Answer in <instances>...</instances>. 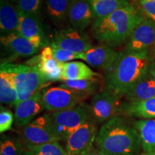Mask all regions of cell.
Listing matches in <instances>:
<instances>
[{
    "label": "cell",
    "mask_w": 155,
    "mask_h": 155,
    "mask_svg": "<svg viewBox=\"0 0 155 155\" xmlns=\"http://www.w3.org/2000/svg\"><path fill=\"white\" fill-rule=\"evenodd\" d=\"M155 44V22L145 18L133 30L128 39L124 51H150Z\"/></svg>",
    "instance_id": "11"
},
{
    "label": "cell",
    "mask_w": 155,
    "mask_h": 155,
    "mask_svg": "<svg viewBox=\"0 0 155 155\" xmlns=\"http://www.w3.org/2000/svg\"><path fill=\"white\" fill-rule=\"evenodd\" d=\"M97 134L94 121L88 120L66 139L65 150L68 155H86L94 148Z\"/></svg>",
    "instance_id": "9"
},
{
    "label": "cell",
    "mask_w": 155,
    "mask_h": 155,
    "mask_svg": "<svg viewBox=\"0 0 155 155\" xmlns=\"http://www.w3.org/2000/svg\"><path fill=\"white\" fill-rule=\"evenodd\" d=\"M25 150L18 139L3 136L0 141V155H24Z\"/></svg>",
    "instance_id": "27"
},
{
    "label": "cell",
    "mask_w": 155,
    "mask_h": 155,
    "mask_svg": "<svg viewBox=\"0 0 155 155\" xmlns=\"http://www.w3.org/2000/svg\"><path fill=\"white\" fill-rule=\"evenodd\" d=\"M124 97L129 103L144 101L155 97V80L150 71L129 89Z\"/></svg>",
    "instance_id": "18"
},
{
    "label": "cell",
    "mask_w": 155,
    "mask_h": 155,
    "mask_svg": "<svg viewBox=\"0 0 155 155\" xmlns=\"http://www.w3.org/2000/svg\"><path fill=\"white\" fill-rule=\"evenodd\" d=\"M121 97L105 88L93 96L89 106L91 119L94 121L106 122L115 116L121 115Z\"/></svg>",
    "instance_id": "7"
},
{
    "label": "cell",
    "mask_w": 155,
    "mask_h": 155,
    "mask_svg": "<svg viewBox=\"0 0 155 155\" xmlns=\"http://www.w3.org/2000/svg\"><path fill=\"white\" fill-rule=\"evenodd\" d=\"M139 6L141 14L155 22V0H143Z\"/></svg>",
    "instance_id": "32"
},
{
    "label": "cell",
    "mask_w": 155,
    "mask_h": 155,
    "mask_svg": "<svg viewBox=\"0 0 155 155\" xmlns=\"http://www.w3.org/2000/svg\"><path fill=\"white\" fill-rule=\"evenodd\" d=\"M94 11L95 19L107 17L114 12L130 4L128 0H88Z\"/></svg>",
    "instance_id": "26"
},
{
    "label": "cell",
    "mask_w": 155,
    "mask_h": 155,
    "mask_svg": "<svg viewBox=\"0 0 155 155\" xmlns=\"http://www.w3.org/2000/svg\"><path fill=\"white\" fill-rule=\"evenodd\" d=\"M68 19L72 28L81 32L93 24L95 20L94 13L88 0H71Z\"/></svg>",
    "instance_id": "15"
},
{
    "label": "cell",
    "mask_w": 155,
    "mask_h": 155,
    "mask_svg": "<svg viewBox=\"0 0 155 155\" xmlns=\"http://www.w3.org/2000/svg\"><path fill=\"white\" fill-rule=\"evenodd\" d=\"M150 73L152 75V77L154 78L155 80V61H154L151 65V68L150 69Z\"/></svg>",
    "instance_id": "34"
},
{
    "label": "cell",
    "mask_w": 155,
    "mask_h": 155,
    "mask_svg": "<svg viewBox=\"0 0 155 155\" xmlns=\"http://www.w3.org/2000/svg\"><path fill=\"white\" fill-rule=\"evenodd\" d=\"M14 121L13 114L10 110L1 106L0 111V132L1 134L10 130Z\"/></svg>",
    "instance_id": "31"
},
{
    "label": "cell",
    "mask_w": 155,
    "mask_h": 155,
    "mask_svg": "<svg viewBox=\"0 0 155 155\" xmlns=\"http://www.w3.org/2000/svg\"><path fill=\"white\" fill-rule=\"evenodd\" d=\"M71 0H45L46 12L52 23L61 26L68 17Z\"/></svg>",
    "instance_id": "25"
},
{
    "label": "cell",
    "mask_w": 155,
    "mask_h": 155,
    "mask_svg": "<svg viewBox=\"0 0 155 155\" xmlns=\"http://www.w3.org/2000/svg\"><path fill=\"white\" fill-rule=\"evenodd\" d=\"M60 86L66 88L78 93L84 96L96 94L101 86L100 75L93 78L81 81H65Z\"/></svg>",
    "instance_id": "24"
},
{
    "label": "cell",
    "mask_w": 155,
    "mask_h": 155,
    "mask_svg": "<svg viewBox=\"0 0 155 155\" xmlns=\"http://www.w3.org/2000/svg\"><path fill=\"white\" fill-rule=\"evenodd\" d=\"M45 109L50 112L61 111L73 108L86 96L61 86L51 87L42 91Z\"/></svg>",
    "instance_id": "8"
},
{
    "label": "cell",
    "mask_w": 155,
    "mask_h": 155,
    "mask_svg": "<svg viewBox=\"0 0 155 155\" xmlns=\"http://www.w3.org/2000/svg\"><path fill=\"white\" fill-rule=\"evenodd\" d=\"M24 155H37L33 153L31 151L28 150H25V152H24Z\"/></svg>",
    "instance_id": "35"
},
{
    "label": "cell",
    "mask_w": 155,
    "mask_h": 155,
    "mask_svg": "<svg viewBox=\"0 0 155 155\" xmlns=\"http://www.w3.org/2000/svg\"><path fill=\"white\" fill-rule=\"evenodd\" d=\"M45 110L42 91H37L30 98L17 104L15 107V120L16 126L25 127L33 121L35 117Z\"/></svg>",
    "instance_id": "13"
},
{
    "label": "cell",
    "mask_w": 155,
    "mask_h": 155,
    "mask_svg": "<svg viewBox=\"0 0 155 155\" xmlns=\"http://www.w3.org/2000/svg\"><path fill=\"white\" fill-rule=\"evenodd\" d=\"M84 63L71 61L63 63L62 81H81L98 76Z\"/></svg>",
    "instance_id": "21"
},
{
    "label": "cell",
    "mask_w": 155,
    "mask_h": 155,
    "mask_svg": "<svg viewBox=\"0 0 155 155\" xmlns=\"http://www.w3.org/2000/svg\"><path fill=\"white\" fill-rule=\"evenodd\" d=\"M134 1L135 2H137V3H140L141 1H143V0H134Z\"/></svg>",
    "instance_id": "37"
},
{
    "label": "cell",
    "mask_w": 155,
    "mask_h": 155,
    "mask_svg": "<svg viewBox=\"0 0 155 155\" xmlns=\"http://www.w3.org/2000/svg\"><path fill=\"white\" fill-rule=\"evenodd\" d=\"M145 18L134 6L129 5L107 17L95 19L91 27L92 35L101 45L116 47L128 40L136 27Z\"/></svg>",
    "instance_id": "2"
},
{
    "label": "cell",
    "mask_w": 155,
    "mask_h": 155,
    "mask_svg": "<svg viewBox=\"0 0 155 155\" xmlns=\"http://www.w3.org/2000/svg\"><path fill=\"white\" fill-rule=\"evenodd\" d=\"M50 47L53 50V57L56 61L61 63H65L71 62L73 60L78 59L80 54H77L68 50L62 49L53 43L50 44Z\"/></svg>",
    "instance_id": "30"
},
{
    "label": "cell",
    "mask_w": 155,
    "mask_h": 155,
    "mask_svg": "<svg viewBox=\"0 0 155 155\" xmlns=\"http://www.w3.org/2000/svg\"><path fill=\"white\" fill-rule=\"evenodd\" d=\"M32 61L35 65H37L40 72L49 82L62 81L63 63H59L55 59L50 46L44 48L41 53L32 58Z\"/></svg>",
    "instance_id": "16"
},
{
    "label": "cell",
    "mask_w": 155,
    "mask_h": 155,
    "mask_svg": "<svg viewBox=\"0 0 155 155\" xmlns=\"http://www.w3.org/2000/svg\"><path fill=\"white\" fill-rule=\"evenodd\" d=\"M141 155H155V151H153V152H144Z\"/></svg>",
    "instance_id": "36"
},
{
    "label": "cell",
    "mask_w": 155,
    "mask_h": 155,
    "mask_svg": "<svg viewBox=\"0 0 155 155\" xmlns=\"http://www.w3.org/2000/svg\"><path fill=\"white\" fill-rule=\"evenodd\" d=\"M119 53L111 47L101 45L93 46L86 53L80 54L78 59L83 60L96 68L109 71L117 60Z\"/></svg>",
    "instance_id": "14"
},
{
    "label": "cell",
    "mask_w": 155,
    "mask_h": 155,
    "mask_svg": "<svg viewBox=\"0 0 155 155\" xmlns=\"http://www.w3.org/2000/svg\"><path fill=\"white\" fill-rule=\"evenodd\" d=\"M95 143L98 150L110 155H138L142 149L138 131L120 116L102 125Z\"/></svg>",
    "instance_id": "3"
},
{
    "label": "cell",
    "mask_w": 155,
    "mask_h": 155,
    "mask_svg": "<svg viewBox=\"0 0 155 155\" xmlns=\"http://www.w3.org/2000/svg\"><path fill=\"white\" fill-rule=\"evenodd\" d=\"M22 139L25 149L58 141L49 114L39 116L23 127Z\"/></svg>",
    "instance_id": "6"
},
{
    "label": "cell",
    "mask_w": 155,
    "mask_h": 155,
    "mask_svg": "<svg viewBox=\"0 0 155 155\" xmlns=\"http://www.w3.org/2000/svg\"><path fill=\"white\" fill-rule=\"evenodd\" d=\"M121 114L143 119H155V97L144 101L123 104Z\"/></svg>",
    "instance_id": "20"
},
{
    "label": "cell",
    "mask_w": 155,
    "mask_h": 155,
    "mask_svg": "<svg viewBox=\"0 0 155 155\" xmlns=\"http://www.w3.org/2000/svg\"><path fill=\"white\" fill-rule=\"evenodd\" d=\"M141 139L144 152L155 151V119H141L134 123Z\"/></svg>",
    "instance_id": "23"
},
{
    "label": "cell",
    "mask_w": 155,
    "mask_h": 155,
    "mask_svg": "<svg viewBox=\"0 0 155 155\" xmlns=\"http://www.w3.org/2000/svg\"><path fill=\"white\" fill-rule=\"evenodd\" d=\"M51 43L77 54L86 53L93 47L91 41L86 34L73 28H63L58 31Z\"/></svg>",
    "instance_id": "10"
},
{
    "label": "cell",
    "mask_w": 155,
    "mask_h": 155,
    "mask_svg": "<svg viewBox=\"0 0 155 155\" xmlns=\"http://www.w3.org/2000/svg\"><path fill=\"white\" fill-rule=\"evenodd\" d=\"M0 101L2 104L13 107L17 103V91L12 77L3 68H0Z\"/></svg>",
    "instance_id": "22"
},
{
    "label": "cell",
    "mask_w": 155,
    "mask_h": 155,
    "mask_svg": "<svg viewBox=\"0 0 155 155\" xmlns=\"http://www.w3.org/2000/svg\"><path fill=\"white\" fill-rule=\"evenodd\" d=\"M16 32L39 49L46 47L47 40L38 15L24 14L19 12V25Z\"/></svg>",
    "instance_id": "12"
},
{
    "label": "cell",
    "mask_w": 155,
    "mask_h": 155,
    "mask_svg": "<svg viewBox=\"0 0 155 155\" xmlns=\"http://www.w3.org/2000/svg\"><path fill=\"white\" fill-rule=\"evenodd\" d=\"M43 0H18L17 8L24 14L39 15Z\"/></svg>",
    "instance_id": "29"
},
{
    "label": "cell",
    "mask_w": 155,
    "mask_h": 155,
    "mask_svg": "<svg viewBox=\"0 0 155 155\" xmlns=\"http://www.w3.org/2000/svg\"><path fill=\"white\" fill-rule=\"evenodd\" d=\"M86 155H110L108 154H106L105 152H103L101 151H100L98 149H94L93 148L92 150H91L88 154H86Z\"/></svg>",
    "instance_id": "33"
},
{
    "label": "cell",
    "mask_w": 155,
    "mask_h": 155,
    "mask_svg": "<svg viewBox=\"0 0 155 155\" xmlns=\"http://www.w3.org/2000/svg\"><path fill=\"white\" fill-rule=\"evenodd\" d=\"M58 140H66L73 131L91 119L89 106L81 103L75 107L49 114Z\"/></svg>",
    "instance_id": "5"
},
{
    "label": "cell",
    "mask_w": 155,
    "mask_h": 155,
    "mask_svg": "<svg viewBox=\"0 0 155 155\" xmlns=\"http://www.w3.org/2000/svg\"><path fill=\"white\" fill-rule=\"evenodd\" d=\"M19 21V12L17 6L7 0L0 2V30L1 36L16 32Z\"/></svg>",
    "instance_id": "19"
},
{
    "label": "cell",
    "mask_w": 155,
    "mask_h": 155,
    "mask_svg": "<svg viewBox=\"0 0 155 155\" xmlns=\"http://www.w3.org/2000/svg\"><path fill=\"white\" fill-rule=\"evenodd\" d=\"M154 49H155V44H154Z\"/></svg>",
    "instance_id": "38"
},
{
    "label": "cell",
    "mask_w": 155,
    "mask_h": 155,
    "mask_svg": "<svg viewBox=\"0 0 155 155\" xmlns=\"http://www.w3.org/2000/svg\"><path fill=\"white\" fill-rule=\"evenodd\" d=\"M25 150H30L37 155H68L67 151L59 144L58 141L31 147Z\"/></svg>",
    "instance_id": "28"
},
{
    "label": "cell",
    "mask_w": 155,
    "mask_h": 155,
    "mask_svg": "<svg viewBox=\"0 0 155 155\" xmlns=\"http://www.w3.org/2000/svg\"><path fill=\"white\" fill-rule=\"evenodd\" d=\"M153 62L150 51L121 52L106 75V88L121 98L124 96L149 73Z\"/></svg>",
    "instance_id": "1"
},
{
    "label": "cell",
    "mask_w": 155,
    "mask_h": 155,
    "mask_svg": "<svg viewBox=\"0 0 155 155\" xmlns=\"http://www.w3.org/2000/svg\"><path fill=\"white\" fill-rule=\"evenodd\" d=\"M7 1H9V0H7Z\"/></svg>",
    "instance_id": "39"
},
{
    "label": "cell",
    "mask_w": 155,
    "mask_h": 155,
    "mask_svg": "<svg viewBox=\"0 0 155 155\" xmlns=\"http://www.w3.org/2000/svg\"><path fill=\"white\" fill-rule=\"evenodd\" d=\"M0 40L2 46L15 58L30 57L38 53L40 50L17 32L1 36Z\"/></svg>",
    "instance_id": "17"
},
{
    "label": "cell",
    "mask_w": 155,
    "mask_h": 155,
    "mask_svg": "<svg viewBox=\"0 0 155 155\" xmlns=\"http://www.w3.org/2000/svg\"><path fill=\"white\" fill-rule=\"evenodd\" d=\"M1 68L7 70L12 75L17 91V104L30 98L40 91L46 83L49 82L40 72L37 65L1 63Z\"/></svg>",
    "instance_id": "4"
}]
</instances>
